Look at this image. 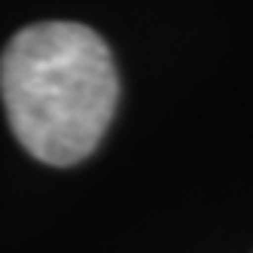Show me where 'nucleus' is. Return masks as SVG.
<instances>
[{
	"label": "nucleus",
	"instance_id": "nucleus-1",
	"mask_svg": "<svg viewBox=\"0 0 253 253\" xmlns=\"http://www.w3.org/2000/svg\"><path fill=\"white\" fill-rule=\"evenodd\" d=\"M0 95L19 143L46 165H77L113 119L119 74L107 43L77 22L22 28L0 58Z\"/></svg>",
	"mask_w": 253,
	"mask_h": 253
}]
</instances>
